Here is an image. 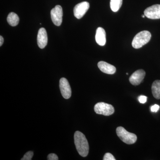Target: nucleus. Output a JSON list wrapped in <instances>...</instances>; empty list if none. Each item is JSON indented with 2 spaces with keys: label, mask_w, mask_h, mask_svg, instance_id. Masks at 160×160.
I'll return each instance as SVG.
<instances>
[{
  "label": "nucleus",
  "mask_w": 160,
  "mask_h": 160,
  "mask_svg": "<svg viewBox=\"0 0 160 160\" xmlns=\"http://www.w3.org/2000/svg\"><path fill=\"white\" fill-rule=\"evenodd\" d=\"M74 143L79 154L86 157L89 153V146L88 141L85 135L81 132L77 131L74 133Z\"/></svg>",
  "instance_id": "obj_1"
},
{
  "label": "nucleus",
  "mask_w": 160,
  "mask_h": 160,
  "mask_svg": "<svg viewBox=\"0 0 160 160\" xmlns=\"http://www.w3.org/2000/svg\"><path fill=\"white\" fill-rule=\"evenodd\" d=\"M151 38V34L149 31L144 30L138 33L132 41V45L135 49H139L149 42Z\"/></svg>",
  "instance_id": "obj_2"
},
{
  "label": "nucleus",
  "mask_w": 160,
  "mask_h": 160,
  "mask_svg": "<svg viewBox=\"0 0 160 160\" xmlns=\"http://www.w3.org/2000/svg\"><path fill=\"white\" fill-rule=\"evenodd\" d=\"M116 132L120 139L126 144L129 145L134 144L137 140L136 135L129 132L121 126L117 128Z\"/></svg>",
  "instance_id": "obj_3"
},
{
  "label": "nucleus",
  "mask_w": 160,
  "mask_h": 160,
  "mask_svg": "<svg viewBox=\"0 0 160 160\" xmlns=\"http://www.w3.org/2000/svg\"><path fill=\"white\" fill-rule=\"evenodd\" d=\"M94 109L95 112L97 114L103 115L107 116L111 115L114 112V107L112 106L102 102L96 104Z\"/></svg>",
  "instance_id": "obj_4"
},
{
  "label": "nucleus",
  "mask_w": 160,
  "mask_h": 160,
  "mask_svg": "<svg viewBox=\"0 0 160 160\" xmlns=\"http://www.w3.org/2000/svg\"><path fill=\"white\" fill-rule=\"evenodd\" d=\"M63 10L62 6L57 5L52 9L51 18L52 22L56 26H60L62 22Z\"/></svg>",
  "instance_id": "obj_5"
},
{
  "label": "nucleus",
  "mask_w": 160,
  "mask_h": 160,
  "mask_svg": "<svg viewBox=\"0 0 160 160\" xmlns=\"http://www.w3.org/2000/svg\"><path fill=\"white\" fill-rule=\"evenodd\" d=\"M89 8V4L87 2H82L75 6L73 9L74 16L77 18H82L86 14Z\"/></svg>",
  "instance_id": "obj_6"
},
{
  "label": "nucleus",
  "mask_w": 160,
  "mask_h": 160,
  "mask_svg": "<svg viewBox=\"0 0 160 160\" xmlns=\"http://www.w3.org/2000/svg\"><path fill=\"white\" fill-rule=\"evenodd\" d=\"M146 17L151 19H160V5H153L146 8L144 11Z\"/></svg>",
  "instance_id": "obj_7"
},
{
  "label": "nucleus",
  "mask_w": 160,
  "mask_h": 160,
  "mask_svg": "<svg viewBox=\"0 0 160 160\" xmlns=\"http://www.w3.org/2000/svg\"><path fill=\"white\" fill-rule=\"evenodd\" d=\"M59 86L61 93L64 98L68 99L71 97V89L68 80L65 78H62L60 80Z\"/></svg>",
  "instance_id": "obj_8"
},
{
  "label": "nucleus",
  "mask_w": 160,
  "mask_h": 160,
  "mask_svg": "<svg viewBox=\"0 0 160 160\" xmlns=\"http://www.w3.org/2000/svg\"><path fill=\"white\" fill-rule=\"evenodd\" d=\"M146 75V72L143 69H139L133 72L129 78V82L133 86H138L142 82Z\"/></svg>",
  "instance_id": "obj_9"
},
{
  "label": "nucleus",
  "mask_w": 160,
  "mask_h": 160,
  "mask_svg": "<svg viewBox=\"0 0 160 160\" xmlns=\"http://www.w3.org/2000/svg\"><path fill=\"white\" fill-rule=\"evenodd\" d=\"M37 42L38 46L41 49H44L48 42V36L46 29L42 28L38 32Z\"/></svg>",
  "instance_id": "obj_10"
},
{
  "label": "nucleus",
  "mask_w": 160,
  "mask_h": 160,
  "mask_svg": "<svg viewBox=\"0 0 160 160\" xmlns=\"http://www.w3.org/2000/svg\"><path fill=\"white\" fill-rule=\"evenodd\" d=\"M98 66L101 71L106 74H113L116 71L115 66L103 61L99 62Z\"/></svg>",
  "instance_id": "obj_11"
},
{
  "label": "nucleus",
  "mask_w": 160,
  "mask_h": 160,
  "mask_svg": "<svg viewBox=\"0 0 160 160\" xmlns=\"http://www.w3.org/2000/svg\"><path fill=\"white\" fill-rule=\"evenodd\" d=\"M95 39L97 43L99 46H105L106 42V32L105 29L102 27L98 28L96 33Z\"/></svg>",
  "instance_id": "obj_12"
},
{
  "label": "nucleus",
  "mask_w": 160,
  "mask_h": 160,
  "mask_svg": "<svg viewBox=\"0 0 160 160\" xmlns=\"http://www.w3.org/2000/svg\"><path fill=\"white\" fill-rule=\"evenodd\" d=\"M152 95L155 98L160 99V80H156L152 86Z\"/></svg>",
  "instance_id": "obj_13"
},
{
  "label": "nucleus",
  "mask_w": 160,
  "mask_h": 160,
  "mask_svg": "<svg viewBox=\"0 0 160 160\" xmlns=\"http://www.w3.org/2000/svg\"><path fill=\"white\" fill-rule=\"evenodd\" d=\"M7 22L12 26H17L19 22V18L17 14L13 12H10L8 15L7 18Z\"/></svg>",
  "instance_id": "obj_14"
},
{
  "label": "nucleus",
  "mask_w": 160,
  "mask_h": 160,
  "mask_svg": "<svg viewBox=\"0 0 160 160\" xmlns=\"http://www.w3.org/2000/svg\"><path fill=\"white\" fill-rule=\"evenodd\" d=\"M122 4V0H110V8L114 12H117L119 10Z\"/></svg>",
  "instance_id": "obj_15"
},
{
  "label": "nucleus",
  "mask_w": 160,
  "mask_h": 160,
  "mask_svg": "<svg viewBox=\"0 0 160 160\" xmlns=\"http://www.w3.org/2000/svg\"><path fill=\"white\" fill-rule=\"evenodd\" d=\"M33 156V152L32 151H29L26 152L21 160H31Z\"/></svg>",
  "instance_id": "obj_16"
},
{
  "label": "nucleus",
  "mask_w": 160,
  "mask_h": 160,
  "mask_svg": "<svg viewBox=\"0 0 160 160\" xmlns=\"http://www.w3.org/2000/svg\"><path fill=\"white\" fill-rule=\"evenodd\" d=\"M103 159L104 160H115L116 159L111 153L107 152L104 155Z\"/></svg>",
  "instance_id": "obj_17"
},
{
  "label": "nucleus",
  "mask_w": 160,
  "mask_h": 160,
  "mask_svg": "<svg viewBox=\"0 0 160 160\" xmlns=\"http://www.w3.org/2000/svg\"><path fill=\"white\" fill-rule=\"evenodd\" d=\"M47 159L49 160H58V158L56 154L54 153H50L48 155L47 157Z\"/></svg>",
  "instance_id": "obj_18"
},
{
  "label": "nucleus",
  "mask_w": 160,
  "mask_h": 160,
  "mask_svg": "<svg viewBox=\"0 0 160 160\" xmlns=\"http://www.w3.org/2000/svg\"><path fill=\"white\" fill-rule=\"evenodd\" d=\"M138 99L139 102H140V103H142V104H144L146 102V101H147V97L145 96H140L138 98Z\"/></svg>",
  "instance_id": "obj_19"
},
{
  "label": "nucleus",
  "mask_w": 160,
  "mask_h": 160,
  "mask_svg": "<svg viewBox=\"0 0 160 160\" xmlns=\"http://www.w3.org/2000/svg\"><path fill=\"white\" fill-rule=\"evenodd\" d=\"M160 106L158 105H153V106H152L151 107V111L152 112H157L158 111L159 109Z\"/></svg>",
  "instance_id": "obj_20"
},
{
  "label": "nucleus",
  "mask_w": 160,
  "mask_h": 160,
  "mask_svg": "<svg viewBox=\"0 0 160 160\" xmlns=\"http://www.w3.org/2000/svg\"><path fill=\"white\" fill-rule=\"evenodd\" d=\"M4 42V38L2 36H0V46H2Z\"/></svg>",
  "instance_id": "obj_21"
},
{
  "label": "nucleus",
  "mask_w": 160,
  "mask_h": 160,
  "mask_svg": "<svg viewBox=\"0 0 160 160\" xmlns=\"http://www.w3.org/2000/svg\"><path fill=\"white\" fill-rule=\"evenodd\" d=\"M145 17H146V16L145 15V14L142 15V18H145Z\"/></svg>",
  "instance_id": "obj_22"
}]
</instances>
